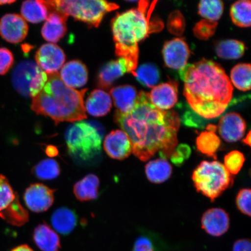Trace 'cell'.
I'll return each mask as SVG.
<instances>
[{"instance_id":"cell-1","label":"cell","mask_w":251,"mask_h":251,"mask_svg":"<svg viewBox=\"0 0 251 251\" xmlns=\"http://www.w3.org/2000/svg\"><path fill=\"white\" fill-rule=\"evenodd\" d=\"M116 123L127 134L132 152L146 162L157 152L170 158L177 145L180 119L175 111H162L151 102L149 93L141 92L134 108L126 114L116 111Z\"/></svg>"},{"instance_id":"cell-2","label":"cell","mask_w":251,"mask_h":251,"mask_svg":"<svg viewBox=\"0 0 251 251\" xmlns=\"http://www.w3.org/2000/svg\"><path fill=\"white\" fill-rule=\"evenodd\" d=\"M184 96L193 111L205 119L221 116L228 107L233 87L221 65L203 59L180 70Z\"/></svg>"},{"instance_id":"cell-3","label":"cell","mask_w":251,"mask_h":251,"mask_svg":"<svg viewBox=\"0 0 251 251\" xmlns=\"http://www.w3.org/2000/svg\"><path fill=\"white\" fill-rule=\"evenodd\" d=\"M86 91L69 87L58 72L48 74L42 89L32 98L31 109L37 115L52 119L56 125L83 121L87 118L84 102Z\"/></svg>"},{"instance_id":"cell-4","label":"cell","mask_w":251,"mask_h":251,"mask_svg":"<svg viewBox=\"0 0 251 251\" xmlns=\"http://www.w3.org/2000/svg\"><path fill=\"white\" fill-rule=\"evenodd\" d=\"M149 2L141 1L137 8L118 14L112 21L115 53L119 58L126 59L137 68L139 59L138 44L148 36L150 17L153 7Z\"/></svg>"},{"instance_id":"cell-5","label":"cell","mask_w":251,"mask_h":251,"mask_svg":"<svg viewBox=\"0 0 251 251\" xmlns=\"http://www.w3.org/2000/svg\"><path fill=\"white\" fill-rule=\"evenodd\" d=\"M50 11H56L91 26L98 27L104 16L119 5L103 0H56L45 1Z\"/></svg>"},{"instance_id":"cell-6","label":"cell","mask_w":251,"mask_h":251,"mask_svg":"<svg viewBox=\"0 0 251 251\" xmlns=\"http://www.w3.org/2000/svg\"><path fill=\"white\" fill-rule=\"evenodd\" d=\"M192 179L198 192L213 201L233 185L234 177L218 161H204L194 171Z\"/></svg>"},{"instance_id":"cell-7","label":"cell","mask_w":251,"mask_h":251,"mask_svg":"<svg viewBox=\"0 0 251 251\" xmlns=\"http://www.w3.org/2000/svg\"><path fill=\"white\" fill-rule=\"evenodd\" d=\"M65 139L69 152L75 158L88 161L101 152L102 135L89 122L72 124L66 131Z\"/></svg>"},{"instance_id":"cell-8","label":"cell","mask_w":251,"mask_h":251,"mask_svg":"<svg viewBox=\"0 0 251 251\" xmlns=\"http://www.w3.org/2000/svg\"><path fill=\"white\" fill-rule=\"evenodd\" d=\"M48 74L41 70L35 62L25 61L15 67L12 75L14 89L21 95L33 98L42 89Z\"/></svg>"},{"instance_id":"cell-9","label":"cell","mask_w":251,"mask_h":251,"mask_svg":"<svg viewBox=\"0 0 251 251\" xmlns=\"http://www.w3.org/2000/svg\"><path fill=\"white\" fill-rule=\"evenodd\" d=\"M55 190L45 184L30 185L24 193V201L31 211L35 213L47 211L54 201Z\"/></svg>"},{"instance_id":"cell-10","label":"cell","mask_w":251,"mask_h":251,"mask_svg":"<svg viewBox=\"0 0 251 251\" xmlns=\"http://www.w3.org/2000/svg\"><path fill=\"white\" fill-rule=\"evenodd\" d=\"M36 63L41 70L47 74L57 73L66 60L64 51L54 43H47L37 51Z\"/></svg>"},{"instance_id":"cell-11","label":"cell","mask_w":251,"mask_h":251,"mask_svg":"<svg viewBox=\"0 0 251 251\" xmlns=\"http://www.w3.org/2000/svg\"><path fill=\"white\" fill-rule=\"evenodd\" d=\"M29 26L26 21L17 14H7L0 20V35L7 42L18 44L27 35Z\"/></svg>"},{"instance_id":"cell-12","label":"cell","mask_w":251,"mask_h":251,"mask_svg":"<svg viewBox=\"0 0 251 251\" xmlns=\"http://www.w3.org/2000/svg\"><path fill=\"white\" fill-rule=\"evenodd\" d=\"M163 55L167 67L175 70H180L187 65L190 51L183 39L176 38L165 44Z\"/></svg>"},{"instance_id":"cell-13","label":"cell","mask_w":251,"mask_h":251,"mask_svg":"<svg viewBox=\"0 0 251 251\" xmlns=\"http://www.w3.org/2000/svg\"><path fill=\"white\" fill-rule=\"evenodd\" d=\"M131 63L124 58L111 61L103 66L98 76V85L100 88L108 90L119 77L126 73L136 70Z\"/></svg>"},{"instance_id":"cell-14","label":"cell","mask_w":251,"mask_h":251,"mask_svg":"<svg viewBox=\"0 0 251 251\" xmlns=\"http://www.w3.org/2000/svg\"><path fill=\"white\" fill-rule=\"evenodd\" d=\"M247 125L244 119L235 112L228 113L220 119L218 131L223 139L228 143L240 140L246 133Z\"/></svg>"},{"instance_id":"cell-15","label":"cell","mask_w":251,"mask_h":251,"mask_svg":"<svg viewBox=\"0 0 251 251\" xmlns=\"http://www.w3.org/2000/svg\"><path fill=\"white\" fill-rule=\"evenodd\" d=\"M103 148L111 158L123 160L132 152V145L129 137L122 130H115L106 136Z\"/></svg>"},{"instance_id":"cell-16","label":"cell","mask_w":251,"mask_h":251,"mask_svg":"<svg viewBox=\"0 0 251 251\" xmlns=\"http://www.w3.org/2000/svg\"><path fill=\"white\" fill-rule=\"evenodd\" d=\"M151 102L156 108L165 111L174 107L178 99L177 84L174 81L159 84L149 94Z\"/></svg>"},{"instance_id":"cell-17","label":"cell","mask_w":251,"mask_h":251,"mask_svg":"<svg viewBox=\"0 0 251 251\" xmlns=\"http://www.w3.org/2000/svg\"><path fill=\"white\" fill-rule=\"evenodd\" d=\"M201 225L206 233L213 237H219L228 231L230 227V218L225 210L212 208L204 213Z\"/></svg>"},{"instance_id":"cell-18","label":"cell","mask_w":251,"mask_h":251,"mask_svg":"<svg viewBox=\"0 0 251 251\" xmlns=\"http://www.w3.org/2000/svg\"><path fill=\"white\" fill-rule=\"evenodd\" d=\"M68 16L56 11H50L42 29L43 38L55 43L65 35L67 31Z\"/></svg>"},{"instance_id":"cell-19","label":"cell","mask_w":251,"mask_h":251,"mask_svg":"<svg viewBox=\"0 0 251 251\" xmlns=\"http://www.w3.org/2000/svg\"><path fill=\"white\" fill-rule=\"evenodd\" d=\"M59 75L63 82L74 89L86 85L88 80L87 69L80 61L67 62L63 65Z\"/></svg>"},{"instance_id":"cell-20","label":"cell","mask_w":251,"mask_h":251,"mask_svg":"<svg viewBox=\"0 0 251 251\" xmlns=\"http://www.w3.org/2000/svg\"><path fill=\"white\" fill-rule=\"evenodd\" d=\"M110 94L117 108V111L126 114L134 108L139 93H137L136 88L124 85L112 88Z\"/></svg>"},{"instance_id":"cell-21","label":"cell","mask_w":251,"mask_h":251,"mask_svg":"<svg viewBox=\"0 0 251 251\" xmlns=\"http://www.w3.org/2000/svg\"><path fill=\"white\" fill-rule=\"evenodd\" d=\"M111 97L102 89H96L90 93L84 103L86 111L94 117L107 115L112 108Z\"/></svg>"},{"instance_id":"cell-22","label":"cell","mask_w":251,"mask_h":251,"mask_svg":"<svg viewBox=\"0 0 251 251\" xmlns=\"http://www.w3.org/2000/svg\"><path fill=\"white\" fill-rule=\"evenodd\" d=\"M33 238L34 243L42 251H59L61 241L56 232L45 224H40L34 229Z\"/></svg>"},{"instance_id":"cell-23","label":"cell","mask_w":251,"mask_h":251,"mask_svg":"<svg viewBox=\"0 0 251 251\" xmlns=\"http://www.w3.org/2000/svg\"><path fill=\"white\" fill-rule=\"evenodd\" d=\"M77 224L76 213L65 207L59 208L52 213L51 224L55 230L62 235H68L74 230Z\"/></svg>"},{"instance_id":"cell-24","label":"cell","mask_w":251,"mask_h":251,"mask_svg":"<svg viewBox=\"0 0 251 251\" xmlns=\"http://www.w3.org/2000/svg\"><path fill=\"white\" fill-rule=\"evenodd\" d=\"M99 187V177L95 175L89 174L75 184L74 193L80 201H89L97 199Z\"/></svg>"},{"instance_id":"cell-25","label":"cell","mask_w":251,"mask_h":251,"mask_svg":"<svg viewBox=\"0 0 251 251\" xmlns=\"http://www.w3.org/2000/svg\"><path fill=\"white\" fill-rule=\"evenodd\" d=\"M216 126L209 125L206 130L201 133L196 140L197 150L201 153L216 159V152L221 146V141L216 134Z\"/></svg>"},{"instance_id":"cell-26","label":"cell","mask_w":251,"mask_h":251,"mask_svg":"<svg viewBox=\"0 0 251 251\" xmlns=\"http://www.w3.org/2000/svg\"><path fill=\"white\" fill-rule=\"evenodd\" d=\"M21 17L32 24L46 21L50 13L45 1H26L21 6Z\"/></svg>"},{"instance_id":"cell-27","label":"cell","mask_w":251,"mask_h":251,"mask_svg":"<svg viewBox=\"0 0 251 251\" xmlns=\"http://www.w3.org/2000/svg\"><path fill=\"white\" fill-rule=\"evenodd\" d=\"M146 175L149 180L152 183H164L171 177L172 167L167 160L160 158L150 161L146 165Z\"/></svg>"},{"instance_id":"cell-28","label":"cell","mask_w":251,"mask_h":251,"mask_svg":"<svg viewBox=\"0 0 251 251\" xmlns=\"http://www.w3.org/2000/svg\"><path fill=\"white\" fill-rule=\"evenodd\" d=\"M232 21L237 26L248 27L251 26V4L250 0H241L232 5L230 9Z\"/></svg>"},{"instance_id":"cell-29","label":"cell","mask_w":251,"mask_h":251,"mask_svg":"<svg viewBox=\"0 0 251 251\" xmlns=\"http://www.w3.org/2000/svg\"><path fill=\"white\" fill-rule=\"evenodd\" d=\"M131 74L142 85L149 88L156 86L160 78L158 67L150 63L141 65Z\"/></svg>"},{"instance_id":"cell-30","label":"cell","mask_w":251,"mask_h":251,"mask_svg":"<svg viewBox=\"0 0 251 251\" xmlns=\"http://www.w3.org/2000/svg\"><path fill=\"white\" fill-rule=\"evenodd\" d=\"M0 217L16 226H22L29 221V213L22 205L20 199L5 211L0 213Z\"/></svg>"},{"instance_id":"cell-31","label":"cell","mask_w":251,"mask_h":251,"mask_svg":"<svg viewBox=\"0 0 251 251\" xmlns=\"http://www.w3.org/2000/svg\"><path fill=\"white\" fill-rule=\"evenodd\" d=\"M219 57L225 59H237L242 56L245 52L244 43L235 40H226L219 43L216 47Z\"/></svg>"},{"instance_id":"cell-32","label":"cell","mask_w":251,"mask_h":251,"mask_svg":"<svg viewBox=\"0 0 251 251\" xmlns=\"http://www.w3.org/2000/svg\"><path fill=\"white\" fill-rule=\"evenodd\" d=\"M251 65L249 64H238L231 71V80L234 86L241 91L250 90L251 89Z\"/></svg>"},{"instance_id":"cell-33","label":"cell","mask_w":251,"mask_h":251,"mask_svg":"<svg viewBox=\"0 0 251 251\" xmlns=\"http://www.w3.org/2000/svg\"><path fill=\"white\" fill-rule=\"evenodd\" d=\"M33 171L37 178L43 180L54 179L61 172L58 163L53 159L43 160L34 166Z\"/></svg>"},{"instance_id":"cell-34","label":"cell","mask_w":251,"mask_h":251,"mask_svg":"<svg viewBox=\"0 0 251 251\" xmlns=\"http://www.w3.org/2000/svg\"><path fill=\"white\" fill-rule=\"evenodd\" d=\"M224 8V3L219 0H204L200 2L199 12L205 20L216 22L222 17Z\"/></svg>"},{"instance_id":"cell-35","label":"cell","mask_w":251,"mask_h":251,"mask_svg":"<svg viewBox=\"0 0 251 251\" xmlns=\"http://www.w3.org/2000/svg\"><path fill=\"white\" fill-rule=\"evenodd\" d=\"M19 199L5 176L0 175V213L7 210Z\"/></svg>"},{"instance_id":"cell-36","label":"cell","mask_w":251,"mask_h":251,"mask_svg":"<svg viewBox=\"0 0 251 251\" xmlns=\"http://www.w3.org/2000/svg\"><path fill=\"white\" fill-rule=\"evenodd\" d=\"M225 167L232 175H237L242 169L245 157L242 152L233 151L225 156Z\"/></svg>"},{"instance_id":"cell-37","label":"cell","mask_w":251,"mask_h":251,"mask_svg":"<svg viewBox=\"0 0 251 251\" xmlns=\"http://www.w3.org/2000/svg\"><path fill=\"white\" fill-rule=\"evenodd\" d=\"M217 22L203 20L198 23L194 28V33L197 38L205 40L215 34Z\"/></svg>"},{"instance_id":"cell-38","label":"cell","mask_w":251,"mask_h":251,"mask_svg":"<svg viewBox=\"0 0 251 251\" xmlns=\"http://www.w3.org/2000/svg\"><path fill=\"white\" fill-rule=\"evenodd\" d=\"M168 27L169 31L175 35L180 36L185 28V21L179 11H175L169 16Z\"/></svg>"},{"instance_id":"cell-39","label":"cell","mask_w":251,"mask_h":251,"mask_svg":"<svg viewBox=\"0 0 251 251\" xmlns=\"http://www.w3.org/2000/svg\"><path fill=\"white\" fill-rule=\"evenodd\" d=\"M251 190L250 188H243L237 194L236 204L238 209L243 214L251 216Z\"/></svg>"},{"instance_id":"cell-40","label":"cell","mask_w":251,"mask_h":251,"mask_svg":"<svg viewBox=\"0 0 251 251\" xmlns=\"http://www.w3.org/2000/svg\"><path fill=\"white\" fill-rule=\"evenodd\" d=\"M14 62V56L10 50L4 47L0 48V75L7 74Z\"/></svg>"},{"instance_id":"cell-41","label":"cell","mask_w":251,"mask_h":251,"mask_svg":"<svg viewBox=\"0 0 251 251\" xmlns=\"http://www.w3.org/2000/svg\"><path fill=\"white\" fill-rule=\"evenodd\" d=\"M204 119L193 111L185 113L182 122L187 126L202 128L205 125Z\"/></svg>"},{"instance_id":"cell-42","label":"cell","mask_w":251,"mask_h":251,"mask_svg":"<svg viewBox=\"0 0 251 251\" xmlns=\"http://www.w3.org/2000/svg\"><path fill=\"white\" fill-rule=\"evenodd\" d=\"M133 251H155L151 240L147 236L138 237L135 241Z\"/></svg>"},{"instance_id":"cell-43","label":"cell","mask_w":251,"mask_h":251,"mask_svg":"<svg viewBox=\"0 0 251 251\" xmlns=\"http://www.w3.org/2000/svg\"><path fill=\"white\" fill-rule=\"evenodd\" d=\"M233 251H251V244L250 240L240 239L234 243Z\"/></svg>"},{"instance_id":"cell-44","label":"cell","mask_w":251,"mask_h":251,"mask_svg":"<svg viewBox=\"0 0 251 251\" xmlns=\"http://www.w3.org/2000/svg\"><path fill=\"white\" fill-rule=\"evenodd\" d=\"M175 150L178 153L183 157L184 159L189 158L191 155V150L187 144H182L178 146Z\"/></svg>"},{"instance_id":"cell-45","label":"cell","mask_w":251,"mask_h":251,"mask_svg":"<svg viewBox=\"0 0 251 251\" xmlns=\"http://www.w3.org/2000/svg\"><path fill=\"white\" fill-rule=\"evenodd\" d=\"M170 158H171V161L173 164L176 166H181L183 164L184 159L179 153H178L176 151L172 153Z\"/></svg>"},{"instance_id":"cell-46","label":"cell","mask_w":251,"mask_h":251,"mask_svg":"<svg viewBox=\"0 0 251 251\" xmlns=\"http://www.w3.org/2000/svg\"><path fill=\"white\" fill-rule=\"evenodd\" d=\"M11 251H34L28 245L23 244L14 248Z\"/></svg>"},{"instance_id":"cell-47","label":"cell","mask_w":251,"mask_h":251,"mask_svg":"<svg viewBox=\"0 0 251 251\" xmlns=\"http://www.w3.org/2000/svg\"><path fill=\"white\" fill-rule=\"evenodd\" d=\"M243 143L246 145L251 146V131H249V133L247 134V136L245 139L243 140Z\"/></svg>"},{"instance_id":"cell-48","label":"cell","mask_w":251,"mask_h":251,"mask_svg":"<svg viewBox=\"0 0 251 251\" xmlns=\"http://www.w3.org/2000/svg\"><path fill=\"white\" fill-rule=\"evenodd\" d=\"M15 1H7V0H5V1H3V0H1L0 1V5H7V4H12V3H14Z\"/></svg>"}]
</instances>
